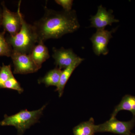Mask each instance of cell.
<instances>
[{
    "label": "cell",
    "instance_id": "9c48e42d",
    "mask_svg": "<svg viewBox=\"0 0 135 135\" xmlns=\"http://www.w3.org/2000/svg\"><path fill=\"white\" fill-rule=\"evenodd\" d=\"M53 51L52 57L55 60V64L60 70L68 67L79 57L72 49L53 47Z\"/></svg>",
    "mask_w": 135,
    "mask_h": 135
},
{
    "label": "cell",
    "instance_id": "30bf717a",
    "mask_svg": "<svg viewBox=\"0 0 135 135\" xmlns=\"http://www.w3.org/2000/svg\"><path fill=\"white\" fill-rule=\"evenodd\" d=\"M30 55L40 69L41 68L43 63L50 56L48 49L42 41L39 42L38 44L35 45Z\"/></svg>",
    "mask_w": 135,
    "mask_h": 135
},
{
    "label": "cell",
    "instance_id": "3957f363",
    "mask_svg": "<svg viewBox=\"0 0 135 135\" xmlns=\"http://www.w3.org/2000/svg\"><path fill=\"white\" fill-rule=\"evenodd\" d=\"M46 105L36 110H22L12 116L5 114L4 119L0 122V125L14 126L17 130L18 135H22L27 129L38 121Z\"/></svg>",
    "mask_w": 135,
    "mask_h": 135
},
{
    "label": "cell",
    "instance_id": "4fadbf2b",
    "mask_svg": "<svg viewBox=\"0 0 135 135\" xmlns=\"http://www.w3.org/2000/svg\"><path fill=\"white\" fill-rule=\"evenodd\" d=\"M62 71L58 68H56L49 71L44 77L38 80V83L39 84L43 83L47 87L55 86L57 87L60 81Z\"/></svg>",
    "mask_w": 135,
    "mask_h": 135
},
{
    "label": "cell",
    "instance_id": "8fae6325",
    "mask_svg": "<svg viewBox=\"0 0 135 135\" xmlns=\"http://www.w3.org/2000/svg\"><path fill=\"white\" fill-rule=\"evenodd\" d=\"M83 60L84 59L80 58L79 57L73 64L62 71L60 76V81L58 86L56 87V91L58 92L59 97H61L62 95L66 84L74 71L82 62Z\"/></svg>",
    "mask_w": 135,
    "mask_h": 135
},
{
    "label": "cell",
    "instance_id": "5bb4252c",
    "mask_svg": "<svg viewBox=\"0 0 135 135\" xmlns=\"http://www.w3.org/2000/svg\"><path fill=\"white\" fill-rule=\"evenodd\" d=\"M96 126L94 118H90L89 120L81 122L74 128L73 135H94L96 133Z\"/></svg>",
    "mask_w": 135,
    "mask_h": 135
},
{
    "label": "cell",
    "instance_id": "52a82bcc",
    "mask_svg": "<svg viewBox=\"0 0 135 135\" xmlns=\"http://www.w3.org/2000/svg\"><path fill=\"white\" fill-rule=\"evenodd\" d=\"M116 29L110 31L104 29H97V32L90 38L92 42L93 51L97 56L101 54L106 55L109 53L107 48L108 44L112 38V33L116 31Z\"/></svg>",
    "mask_w": 135,
    "mask_h": 135
},
{
    "label": "cell",
    "instance_id": "ffe728a7",
    "mask_svg": "<svg viewBox=\"0 0 135 135\" xmlns=\"http://www.w3.org/2000/svg\"><path fill=\"white\" fill-rule=\"evenodd\" d=\"M131 135H135V134H131Z\"/></svg>",
    "mask_w": 135,
    "mask_h": 135
},
{
    "label": "cell",
    "instance_id": "277c9868",
    "mask_svg": "<svg viewBox=\"0 0 135 135\" xmlns=\"http://www.w3.org/2000/svg\"><path fill=\"white\" fill-rule=\"evenodd\" d=\"M21 3V1H20L17 11L15 12H12L7 8L4 2L1 3L2 7V26L4 31L8 32L11 36H15L21 29L22 15L20 9Z\"/></svg>",
    "mask_w": 135,
    "mask_h": 135
},
{
    "label": "cell",
    "instance_id": "e0dca14e",
    "mask_svg": "<svg viewBox=\"0 0 135 135\" xmlns=\"http://www.w3.org/2000/svg\"><path fill=\"white\" fill-rule=\"evenodd\" d=\"M14 90H16L19 94H21L23 92L24 90L21 87L19 83L13 76L10 78L3 85V89Z\"/></svg>",
    "mask_w": 135,
    "mask_h": 135
},
{
    "label": "cell",
    "instance_id": "6da1fadb",
    "mask_svg": "<svg viewBox=\"0 0 135 135\" xmlns=\"http://www.w3.org/2000/svg\"><path fill=\"white\" fill-rule=\"evenodd\" d=\"M38 38V42L50 39H58L79 28L76 11H56L44 7L43 17L33 25Z\"/></svg>",
    "mask_w": 135,
    "mask_h": 135
},
{
    "label": "cell",
    "instance_id": "9a60e30c",
    "mask_svg": "<svg viewBox=\"0 0 135 135\" xmlns=\"http://www.w3.org/2000/svg\"><path fill=\"white\" fill-rule=\"evenodd\" d=\"M5 31L0 32V56L11 57L12 52L11 46L8 43L5 37Z\"/></svg>",
    "mask_w": 135,
    "mask_h": 135
},
{
    "label": "cell",
    "instance_id": "5b68a950",
    "mask_svg": "<svg viewBox=\"0 0 135 135\" xmlns=\"http://www.w3.org/2000/svg\"><path fill=\"white\" fill-rule=\"evenodd\" d=\"M135 125V116L128 121H121L116 118H111L104 123L97 125L96 133L110 132L121 135H131Z\"/></svg>",
    "mask_w": 135,
    "mask_h": 135
},
{
    "label": "cell",
    "instance_id": "7a4b0ae2",
    "mask_svg": "<svg viewBox=\"0 0 135 135\" xmlns=\"http://www.w3.org/2000/svg\"><path fill=\"white\" fill-rule=\"evenodd\" d=\"M21 21L22 26L19 32L15 36L8 35L6 40L14 51L30 54L38 43V36L33 25L27 23L22 15Z\"/></svg>",
    "mask_w": 135,
    "mask_h": 135
},
{
    "label": "cell",
    "instance_id": "ba28073f",
    "mask_svg": "<svg viewBox=\"0 0 135 135\" xmlns=\"http://www.w3.org/2000/svg\"><path fill=\"white\" fill-rule=\"evenodd\" d=\"M113 13L112 10L107 11L106 8L100 5L98 7L96 14L91 16L90 27H95L97 30L104 29L107 26H112L113 23L119 22L118 19L114 18Z\"/></svg>",
    "mask_w": 135,
    "mask_h": 135
},
{
    "label": "cell",
    "instance_id": "ac0fdd59",
    "mask_svg": "<svg viewBox=\"0 0 135 135\" xmlns=\"http://www.w3.org/2000/svg\"><path fill=\"white\" fill-rule=\"evenodd\" d=\"M55 2L62 7L64 10L71 11L72 8L73 1L72 0H56Z\"/></svg>",
    "mask_w": 135,
    "mask_h": 135
},
{
    "label": "cell",
    "instance_id": "2e32d148",
    "mask_svg": "<svg viewBox=\"0 0 135 135\" xmlns=\"http://www.w3.org/2000/svg\"><path fill=\"white\" fill-rule=\"evenodd\" d=\"M13 76L11 65H5L3 63L0 67V89H3L4 83Z\"/></svg>",
    "mask_w": 135,
    "mask_h": 135
},
{
    "label": "cell",
    "instance_id": "d6986e66",
    "mask_svg": "<svg viewBox=\"0 0 135 135\" xmlns=\"http://www.w3.org/2000/svg\"><path fill=\"white\" fill-rule=\"evenodd\" d=\"M2 9L0 8V27L2 26Z\"/></svg>",
    "mask_w": 135,
    "mask_h": 135
},
{
    "label": "cell",
    "instance_id": "8992f818",
    "mask_svg": "<svg viewBox=\"0 0 135 135\" xmlns=\"http://www.w3.org/2000/svg\"><path fill=\"white\" fill-rule=\"evenodd\" d=\"M11 57L14 64L15 74L32 73L40 69L30 54L18 53L12 50Z\"/></svg>",
    "mask_w": 135,
    "mask_h": 135
},
{
    "label": "cell",
    "instance_id": "7c38bea8",
    "mask_svg": "<svg viewBox=\"0 0 135 135\" xmlns=\"http://www.w3.org/2000/svg\"><path fill=\"white\" fill-rule=\"evenodd\" d=\"M122 110L128 111L135 116V96L126 95L123 97L120 103L115 107L111 115V118H115L119 112Z\"/></svg>",
    "mask_w": 135,
    "mask_h": 135
}]
</instances>
